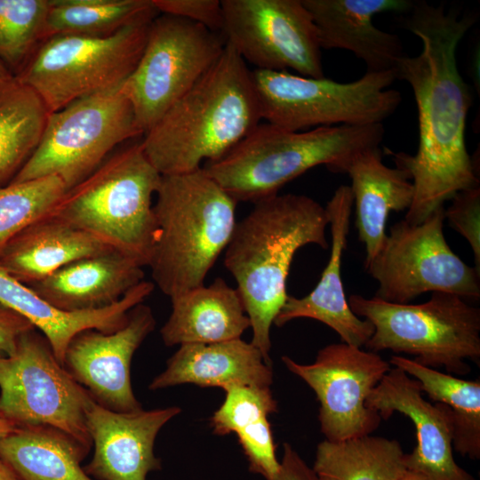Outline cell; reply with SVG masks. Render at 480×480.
I'll list each match as a JSON object with an SVG mask.
<instances>
[{"label": "cell", "mask_w": 480, "mask_h": 480, "mask_svg": "<svg viewBox=\"0 0 480 480\" xmlns=\"http://www.w3.org/2000/svg\"><path fill=\"white\" fill-rule=\"evenodd\" d=\"M14 76L0 60V85L12 80Z\"/></svg>", "instance_id": "b9f144b4"}, {"label": "cell", "mask_w": 480, "mask_h": 480, "mask_svg": "<svg viewBox=\"0 0 480 480\" xmlns=\"http://www.w3.org/2000/svg\"><path fill=\"white\" fill-rule=\"evenodd\" d=\"M273 383L272 365L251 342L240 339L209 343L184 344L168 359L165 369L149 383L155 391L182 384L220 387H268Z\"/></svg>", "instance_id": "603a6c76"}, {"label": "cell", "mask_w": 480, "mask_h": 480, "mask_svg": "<svg viewBox=\"0 0 480 480\" xmlns=\"http://www.w3.org/2000/svg\"><path fill=\"white\" fill-rule=\"evenodd\" d=\"M154 288L152 282L143 280L111 306L95 310L65 312L49 304L0 267V302L39 330L63 366L67 348L76 334L86 329L106 333L116 332L127 323L130 310L144 302Z\"/></svg>", "instance_id": "7402d4cb"}, {"label": "cell", "mask_w": 480, "mask_h": 480, "mask_svg": "<svg viewBox=\"0 0 480 480\" xmlns=\"http://www.w3.org/2000/svg\"><path fill=\"white\" fill-rule=\"evenodd\" d=\"M236 435L248 460L249 470L266 480H272L280 469V461L276 458L268 418L245 426Z\"/></svg>", "instance_id": "e575fe53"}, {"label": "cell", "mask_w": 480, "mask_h": 480, "mask_svg": "<svg viewBox=\"0 0 480 480\" xmlns=\"http://www.w3.org/2000/svg\"><path fill=\"white\" fill-rule=\"evenodd\" d=\"M317 31L321 49H342L354 53L366 72L395 70L404 55L397 35L378 28L374 15L407 12L409 0H301Z\"/></svg>", "instance_id": "ffe728a7"}, {"label": "cell", "mask_w": 480, "mask_h": 480, "mask_svg": "<svg viewBox=\"0 0 480 480\" xmlns=\"http://www.w3.org/2000/svg\"><path fill=\"white\" fill-rule=\"evenodd\" d=\"M325 208L304 195H274L254 203L236 222L224 265L234 276L250 319L251 343L270 358V330L288 297L286 280L296 252L309 244L326 249Z\"/></svg>", "instance_id": "7a4b0ae2"}, {"label": "cell", "mask_w": 480, "mask_h": 480, "mask_svg": "<svg viewBox=\"0 0 480 480\" xmlns=\"http://www.w3.org/2000/svg\"><path fill=\"white\" fill-rule=\"evenodd\" d=\"M384 133L382 124L292 132L260 123L226 156L202 168L236 202L254 204L316 166L344 173L355 156L379 147Z\"/></svg>", "instance_id": "5b68a950"}, {"label": "cell", "mask_w": 480, "mask_h": 480, "mask_svg": "<svg viewBox=\"0 0 480 480\" xmlns=\"http://www.w3.org/2000/svg\"><path fill=\"white\" fill-rule=\"evenodd\" d=\"M366 406L381 419L397 412L413 423L417 444L405 453L406 470L428 480H475L454 460L449 407L427 401L417 380L399 368H390L369 395Z\"/></svg>", "instance_id": "e0dca14e"}, {"label": "cell", "mask_w": 480, "mask_h": 480, "mask_svg": "<svg viewBox=\"0 0 480 480\" xmlns=\"http://www.w3.org/2000/svg\"><path fill=\"white\" fill-rule=\"evenodd\" d=\"M348 302L374 327L364 345L369 351L412 355L422 365L459 376L470 372L467 360L479 365L480 308L458 295L434 292L428 301L414 305L353 294Z\"/></svg>", "instance_id": "52a82bcc"}, {"label": "cell", "mask_w": 480, "mask_h": 480, "mask_svg": "<svg viewBox=\"0 0 480 480\" xmlns=\"http://www.w3.org/2000/svg\"><path fill=\"white\" fill-rule=\"evenodd\" d=\"M158 14L152 0H50L43 38L59 35L107 36Z\"/></svg>", "instance_id": "4dcf8cb0"}, {"label": "cell", "mask_w": 480, "mask_h": 480, "mask_svg": "<svg viewBox=\"0 0 480 480\" xmlns=\"http://www.w3.org/2000/svg\"><path fill=\"white\" fill-rule=\"evenodd\" d=\"M33 329L28 319L0 302V356L12 355L19 338Z\"/></svg>", "instance_id": "74e56055"}, {"label": "cell", "mask_w": 480, "mask_h": 480, "mask_svg": "<svg viewBox=\"0 0 480 480\" xmlns=\"http://www.w3.org/2000/svg\"><path fill=\"white\" fill-rule=\"evenodd\" d=\"M123 84L50 113L40 141L10 183L57 176L68 190L124 141L142 135Z\"/></svg>", "instance_id": "30bf717a"}, {"label": "cell", "mask_w": 480, "mask_h": 480, "mask_svg": "<svg viewBox=\"0 0 480 480\" xmlns=\"http://www.w3.org/2000/svg\"><path fill=\"white\" fill-rule=\"evenodd\" d=\"M353 195L349 186L341 185L325 208L331 228L332 245L328 263L321 278L308 295L289 296L274 320L281 327L296 318H311L335 331L343 343L362 348L372 337L374 327L349 308L341 279V260L347 246Z\"/></svg>", "instance_id": "d6986e66"}, {"label": "cell", "mask_w": 480, "mask_h": 480, "mask_svg": "<svg viewBox=\"0 0 480 480\" xmlns=\"http://www.w3.org/2000/svg\"><path fill=\"white\" fill-rule=\"evenodd\" d=\"M221 34L183 18L159 13L151 21L141 56L123 84L143 135L216 62Z\"/></svg>", "instance_id": "7c38bea8"}, {"label": "cell", "mask_w": 480, "mask_h": 480, "mask_svg": "<svg viewBox=\"0 0 480 480\" xmlns=\"http://www.w3.org/2000/svg\"><path fill=\"white\" fill-rule=\"evenodd\" d=\"M221 6L220 34L245 63L324 77L317 31L301 0H222Z\"/></svg>", "instance_id": "5bb4252c"}, {"label": "cell", "mask_w": 480, "mask_h": 480, "mask_svg": "<svg viewBox=\"0 0 480 480\" xmlns=\"http://www.w3.org/2000/svg\"><path fill=\"white\" fill-rule=\"evenodd\" d=\"M50 0H0V60L14 76L44 40Z\"/></svg>", "instance_id": "d6a6232c"}, {"label": "cell", "mask_w": 480, "mask_h": 480, "mask_svg": "<svg viewBox=\"0 0 480 480\" xmlns=\"http://www.w3.org/2000/svg\"><path fill=\"white\" fill-rule=\"evenodd\" d=\"M272 480H318L312 468L288 444H284L280 469Z\"/></svg>", "instance_id": "f35d334b"}, {"label": "cell", "mask_w": 480, "mask_h": 480, "mask_svg": "<svg viewBox=\"0 0 480 480\" xmlns=\"http://www.w3.org/2000/svg\"><path fill=\"white\" fill-rule=\"evenodd\" d=\"M404 459L397 440L368 435L322 441L312 469L318 480H399L406 471Z\"/></svg>", "instance_id": "83f0119b"}, {"label": "cell", "mask_w": 480, "mask_h": 480, "mask_svg": "<svg viewBox=\"0 0 480 480\" xmlns=\"http://www.w3.org/2000/svg\"><path fill=\"white\" fill-rule=\"evenodd\" d=\"M159 13L172 15L200 24L220 34L223 23L221 1L152 0Z\"/></svg>", "instance_id": "8d00e7d4"}, {"label": "cell", "mask_w": 480, "mask_h": 480, "mask_svg": "<svg viewBox=\"0 0 480 480\" xmlns=\"http://www.w3.org/2000/svg\"><path fill=\"white\" fill-rule=\"evenodd\" d=\"M172 312L160 330L167 347L240 339L251 328L242 298L222 278L171 299Z\"/></svg>", "instance_id": "484cf974"}, {"label": "cell", "mask_w": 480, "mask_h": 480, "mask_svg": "<svg viewBox=\"0 0 480 480\" xmlns=\"http://www.w3.org/2000/svg\"><path fill=\"white\" fill-rule=\"evenodd\" d=\"M88 453L73 438L47 426H20L0 437V457L21 480H95L81 466Z\"/></svg>", "instance_id": "4316f807"}, {"label": "cell", "mask_w": 480, "mask_h": 480, "mask_svg": "<svg viewBox=\"0 0 480 480\" xmlns=\"http://www.w3.org/2000/svg\"><path fill=\"white\" fill-rule=\"evenodd\" d=\"M261 120L247 63L228 44L206 73L145 134L162 175L187 173L226 156Z\"/></svg>", "instance_id": "3957f363"}, {"label": "cell", "mask_w": 480, "mask_h": 480, "mask_svg": "<svg viewBox=\"0 0 480 480\" xmlns=\"http://www.w3.org/2000/svg\"><path fill=\"white\" fill-rule=\"evenodd\" d=\"M49 114L39 96L15 78L0 85V187L9 184L31 156Z\"/></svg>", "instance_id": "f546056e"}, {"label": "cell", "mask_w": 480, "mask_h": 480, "mask_svg": "<svg viewBox=\"0 0 480 480\" xmlns=\"http://www.w3.org/2000/svg\"><path fill=\"white\" fill-rule=\"evenodd\" d=\"M92 399L36 329L19 338L12 355L0 356V412L17 427L56 428L90 452L85 411Z\"/></svg>", "instance_id": "8fae6325"}, {"label": "cell", "mask_w": 480, "mask_h": 480, "mask_svg": "<svg viewBox=\"0 0 480 480\" xmlns=\"http://www.w3.org/2000/svg\"><path fill=\"white\" fill-rule=\"evenodd\" d=\"M144 276L139 261L113 249L76 260L28 286L61 311L81 312L115 304Z\"/></svg>", "instance_id": "44dd1931"}, {"label": "cell", "mask_w": 480, "mask_h": 480, "mask_svg": "<svg viewBox=\"0 0 480 480\" xmlns=\"http://www.w3.org/2000/svg\"><path fill=\"white\" fill-rule=\"evenodd\" d=\"M444 208L421 223H395L377 255L364 265L379 283L376 297L407 304L427 292L480 298V273L450 248L444 236Z\"/></svg>", "instance_id": "4fadbf2b"}, {"label": "cell", "mask_w": 480, "mask_h": 480, "mask_svg": "<svg viewBox=\"0 0 480 480\" xmlns=\"http://www.w3.org/2000/svg\"><path fill=\"white\" fill-rule=\"evenodd\" d=\"M66 191L57 176L0 187V252L18 233L49 215Z\"/></svg>", "instance_id": "1f68e13d"}, {"label": "cell", "mask_w": 480, "mask_h": 480, "mask_svg": "<svg viewBox=\"0 0 480 480\" xmlns=\"http://www.w3.org/2000/svg\"><path fill=\"white\" fill-rule=\"evenodd\" d=\"M0 480H21L13 468L0 457Z\"/></svg>", "instance_id": "ab89813d"}, {"label": "cell", "mask_w": 480, "mask_h": 480, "mask_svg": "<svg viewBox=\"0 0 480 480\" xmlns=\"http://www.w3.org/2000/svg\"><path fill=\"white\" fill-rule=\"evenodd\" d=\"M252 75L261 119L292 132L382 124L402 101L401 93L389 89L395 70L366 72L348 83L288 71L254 69Z\"/></svg>", "instance_id": "ba28073f"}, {"label": "cell", "mask_w": 480, "mask_h": 480, "mask_svg": "<svg viewBox=\"0 0 480 480\" xmlns=\"http://www.w3.org/2000/svg\"><path fill=\"white\" fill-rule=\"evenodd\" d=\"M156 196L148 267L153 284L171 300L204 284L232 236L237 202L202 167L162 175Z\"/></svg>", "instance_id": "277c9868"}, {"label": "cell", "mask_w": 480, "mask_h": 480, "mask_svg": "<svg viewBox=\"0 0 480 480\" xmlns=\"http://www.w3.org/2000/svg\"><path fill=\"white\" fill-rule=\"evenodd\" d=\"M277 412V401L268 387L234 386L225 390V399L211 417L218 436L238 430Z\"/></svg>", "instance_id": "836d02e7"}, {"label": "cell", "mask_w": 480, "mask_h": 480, "mask_svg": "<svg viewBox=\"0 0 480 480\" xmlns=\"http://www.w3.org/2000/svg\"><path fill=\"white\" fill-rule=\"evenodd\" d=\"M156 16L139 20L107 36L48 37L14 78L32 89L49 113L119 86L134 70Z\"/></svg>", "instance_id": "9c48e42d"}, {"label": "cell", "mask_w": 480, "mask_h": 480, "mask_svg": "<svg viewBox=\"0 0 480 480\" xmlns=\"http://www.w3.org/2000/svg\"><path fill=\"white\" fill-rule=\"evenodd\" d=\"M417 380L428 397L449 407L452 420V448L461 456L480 458V381L468 380L422 365L403 356L389 362Z\"/></svg>", "instance_id": "f1b7e54d"}, {"label": "cell", "mask_w": 480, "mask_h": 480, "mask_svg": "<svg viewBox=\"0 0 480 480\" xmlns=\"http://www.w3.org/2000/svg\"><path fill=\"white\" fill-rule=\"evenodd\" d=\"M113 249L92 235L47 215L7 243L0 252V267L28 285L76 260Z\"/></svg>", "instance_id": "d4e9b609"}, {"label": "cell", "mask_w": 480, "mask_h": 480, "mask_svg": "<svg viewBox=\"0 0 480 480\" xmlns=\"http://www.w3.org/2000/svg\"><path fill=\"white\" fill-rule=\"evenodd\" d=\"M399 480H428V479L417 473L406 470L403 474V476L399 478Z\"/></svg>", "instance_id": "7bdbcfd3"}, {"label": "cell", "mask_w": 480, "mask_h": 480, "mask_svg": "<svg viewBox=\"0 0 480 480\" xmlns=\"http://www.w3.org/2000/svg\"><path fill=\"white\" fill-rule=\"evenodd\" d=\"M180 412L170 406L118 412L92 399L85 417L93 455L84 471L95 480H146L162 468L154 452L158 432Z\"/></svg>", "instance_id": "ac0fdd59"}, {"label": "cell", "mask_w": 480, "mask_h": 480, "mask_svg": "<svg viewBox=\"0 0 480 480\" xmlns=\"http://www.w3.org/2000/svg\"><path fill=\"white\" fill-rule=\"evenodd\" d=\"M155 326L151 308L140 303L116 332L86 329L76 334L67 348L64 367L101 406L118 412L142 409L132 388L131 363Z\"/></svg>", "instance_id": "2e32d148"}, {"label": "cell", "mask_w": 480, "mask_h": 480, "mask_svg": "<svg viewBox=\"0 0 480 480\" xmlns=\"http://www.w3.org/2000/svg\"><path fill=\"white\" fill-rule=\"evenodd\" d=\"M444 210V219L469 244L476 267L480 273V187L457 193Z\"/></svg>", "instance_id": "d590c367"}, {"label": "cell", "mask_w": 480, "mask_h": 480, "mask_svg": "<svg viewBox=\"0 0 480 480\" xmlns=\"http://www.w3.org/2000/svg\"><path fill=\"white\" fill-rule=\"evenodd\" d=\"M16 428L17 426L0 412V437L10 435Z\"/></svg>", "instance_id": "60d3db41"}, {"label": "cell", "mask_w": 480, "mask_h": 480, "mask_svg": "<svg viewBox=\"0 0 480 480\" xmlns=\"http://www.w3.org/2000/svg\"><path fill=\"white\" fill-rule=\"evenodd\" d=\"M405 13L401 26L421 41L422 49L417 56L404 55L395 72L413 92L419 144L413 156L388 153L396 167L408 172L414 188L404 220L420 224L457 193L479 186L465 140L472 97L456 58L459 44L476 18L424 1H412Z\"/></svg>", "instance_id": "6da1fadb"}, {"label": "cell", "mask_w": 480, "mask_h": 480, "mask_svg": "<svg viewBox=\"0 0 480 480\" xmlns=\"http://www.w3.org/2000/svg\"><path fill=\"white\" fill-rule=\"evenodd\" d=\"M281 359L316 393L325 440L361 437L379 427L381 417L366 406V399L390 370V364L377 353L340 342L321 348L312 364H299L287 356Z\"/></svg>", "instance_id": "9a60e30c"}, {"label": "cell", "mask_w": 480, "mask_h": 480, "mask_svg": "<svg viewBox=\"0 0 480 480\" xmlns=\"http://www.w3.org/2000/svg\"><path fill=\"white\" fill-rule=\"evenodd\" d=\"M162 174L141 141L111 154L93 172L67 190L49 215L99 238L148 266L156 224L152 197Z\"/></svg>", "instance_id": "8992f818"}, {"label": "cell", "mask_w": 480, "mask_h": 480, "mask_svg": "<svg viewBox=\"0 0 480 480\" xmlns=\"http://www.w3.org/2000/svg\"><path fill=\"white\" fill-rule=\"evenodd\" d=\"M351 179L356 227L364 244L367 265L379 252L386 238V223L390 212H407L414 188L407 172L382 163L379 147L367 148L346 166Z\"/></svg>", "instance_id": "cb8c5ba5"}]
</instances>
